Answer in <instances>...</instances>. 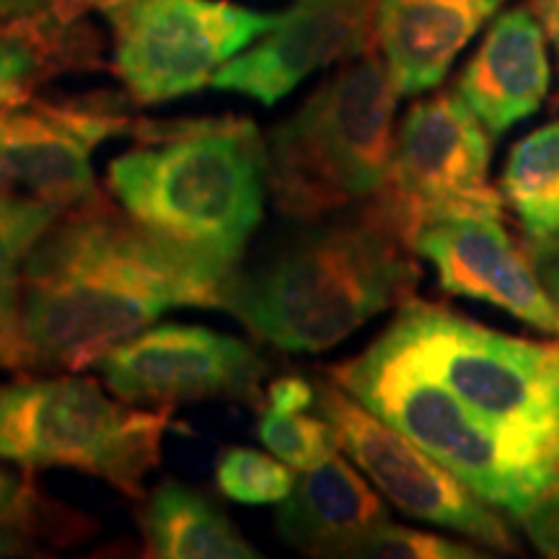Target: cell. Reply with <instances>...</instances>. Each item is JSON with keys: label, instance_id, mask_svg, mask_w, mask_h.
<instances>
[{"label": "cell", "instance_id": "6da1fadb", "mask_svg": "<svg viewBox=\"0 0 559 559\" xmlns=\"http://www.w3.org/2000/svg\"><path fill=\"white\" fill-rule=\"evenodd\" d=\"M230 267L145 228L107 198L66 210L34 243L19 368L75 373L171 309H221Z\"/></svg>", "mask_w": 559, "mask_h": 559}, {"label": "cell", "instance_id": "7a4b0ae2", "mask_svg": "<svg viewBox=\"0 0 559 559\" xmlns=\"http://www.w3.org/2000/svg\"><path fill=\"white\" fill-rule=\"evenodd\" d=\"M415 254L368 210L330 215L230 272L221 309L285 353H324L415 296Z\"/></svg>", "mask_w": 559, "mask_h": 559}, {"label": "cell", "instance_id": "3957f363", "mask_svg": "<svg viewBox=\"0 0 559 559\" xmlns=\"http://www.w3.org/2000/svg\"><path fill=\"white\" fill-rule=\"evenodd\" d=\"M391 330L492 428L534 498L539 526L531 549L559 559V340L489 330L415 296Z\"/></svg>", "mask_w": 559, "mask_h": 559}, {"label": "cell", "instance_id": "277c9868", "mask_svg": "<svg viewBox=\"0 0 559 559\" xmlns=\"http://www.w3.org/2000/svg\"><path fill=\"white\" fill-rule=\"evenodd\" d=\"M138 148L109 164V190L145 228L236 270L262 221L267 148L241 117L135 120Z\"/></svg>", "mask_w": 559, "mask_h": 559}, {"label": "cell", "instance_id": "5b68a950", "mask_svg": "<svg viewBox=\"0 0 559 559\" xmlns=\"http://www.w3.org/2000/svg\"><path fill=\"white\" fill-rule=\"evenodd\" d=\"M396 91L376 50L345 60L270 130L267 192L277 213L321 221L381 192L394 151Z\"/></svg>", "mask_w": 559, "mask_h": 559}, {"label": "cell", "instance_id": "8992f818", "mask_svg": "<svg viewBox=\"0 0 559 559\" xmlns=\"http://www.w3.org/2000/svg\"><path fill=\"white\" fill-rule=\"evenodd\" d=\"M171 415L174 407H124L73 373L21 379L0 386V461L75 469L140 500Z\"/></svg>", "mask_w": 559, "mask_h": 559}, {"label": "cell", "instance_id": "52a82bcc", "mask_svg": "<svg viewBox=\"0 0 559 559\" xmlns=\"http://www.w3.org/2000/svg\"><path fill=\"white\" fill-rule=\"evenodd\" d=\"M492 135L459 94L417 102L394 135L386 181L366 202L376 221L415 249L428 226L456 218H500L506 198L489 181Z\"/></svg>", "mask_w": 559, "mask_h": 559}, {"label": "cell", "instance_id": "ba28073f", "mask_svg": "<svg viewBox=\"0 0 559 559\" xmlns=\"http://www.w3.org/2000/svg\"><path fill=\"white\" fill-rule=\"evenodd\" d=\"M104 16L117 79L138 104H164L210 86L218 68L267 34L280 13L230 0H124Z\"/></svg>", "mask_w": 559, "mask_h": 559}, {"label": "cell", "instance_id": "9c48e42d", "mask_svg": "<svg viewBox=\"0 0 559 559\" xmlns=\"http://www.w3.org/2000/svg\"><path fill=\"white\" fill-rule=\"evenodd\" d=\"M313 409L332 423L345 451L379 492L409 519L456 531L479 547L513 555L521 536L423 445L381 419L330 379L317 383Z\"/></svg>", "mask_w": 559, "mask_h": 559}, {"label": "cell", "instance_id": "30bf717a", "mask_svg": "<svg viewBox=\"0 0 559 559\" xmlns=\"http://www.w3.org/2000/svg\"><path fill=\"white\" fill-rule=\"evenodd\" d=\"M135 128L120 104L88 96L70 102L29 99L0 109V192L73 210L102 198L91 153Z\"/></svg>", "mask_w": 559, "mask_h": 559}, {"label": "cell", "instance_id": "8fae6325", "mask_svg": "<svg viewBox=\"0 0 559 559\" xmlns=\"http://www.w3.org/2000/svg\"><path fill=\"white\" fill-rule=\"evenodd\" d=\"M104 386L130 404L262 400L267 366L247 342L207 326L158 324L138 332L96 362Z\"/></svg>", "mask_w": 559, "mask_h": 559}, {"label": "cell", "instance_id": "7c38bea8", "mask_svg": "<svg viewBox=\"0 0 559 559\" xmlns=\"http://www.w3.org/2000/svg\"><path fill=\"white\" fill-rule=\"evenodd\" d=\"M379 0H296L247 52L218 68L210 86L272 107L311 73L376 50Z\"/></svg>", "mask_w": 559, "mask_h": 559}, {"label": "cell", "instance_id": "4fadbf2b", "mask_svg": "<svg viewBox=\"0 0 559 559\" xmlns=\"http://www.w3.org/2000/svg\"><path fill=\"white\" fill-rule=\"evenodd\" d=\"M415 251L432 264L445 293L495 306L559 340V300L500 218L436 223L417 236Z\"/></svg>", "mask_w": 559, "mask_h": 559}, {"label": "cell", "instance_id": "5bb4252c", "mask_svg": "<svg viewBox=\"0 0 559 559\" xmlns=\"http://www.w3.org/2000/svg\"><path fill=\"white\" fill-rule=\"evenodd\" d=\"M551 66L547 29L526 5L502 11L461 70L456 94L492 138L536 115L547 99Z\"/></svg>", "mask_w": 559, "mask_h": 559}, {"label": "cell", "instance_id": "9a60e30c", "mask_svg": "<svg viewBox=\"0 0 559 559\" xmlns=\"http://www.w3.org/2000/svg\"><path fill=\"white\" fill-rule=\"evenodd\" d=\"M506 0H379L376 47L400 96L445 81L453 60L498 16Z\"/></svg>", "mask_w": 559, "mask_h": 559}, {"label": "cell", "instance_id": "2e32d148", "mask_svg": "<svg viewBox=\"0 0 559 559\" xmlns=\"http://www.w3.org/2000/svg\"><path fill=\"white\" fill-rule=\"evenodd\" d=\"M383 521V500L340 453L300 472L275 515L280 539L313 557H340Z\"/></svg>", "mask_w": 559, "mask_h": 559}, {"label": "cell", "instance_id": "e0dca14e", "mask_svg": "<svg viewBox=\"0 0 559 559\" xmlns=\"http://www.w3.org/2000/svg\"><path fill=\"white\" fill-rule=\"evenodd\" d=\"M99 62V34L83 19L66 21L47 9L0 21V109L29 102L34 88L55 75Z\"/></svg>", "mask_w": 559, "mask_h": 559}, {"label": "cell", "instance_id": "ac0fdd59", "mask_svg": "<svg viewBox=\"0 0 559 559\" xmlns=\"http://www.w3.org/2000/svg\"><path fill=\"white\" fill-rule=\"evenodd\" d=\"M145 557L158 559H257L241 531L187 485L166 479L140 510Z\"/></svg>", "mask_w": 559, "mask_h": 559}, {"label": "cell", "instance_id": "d6986e66", "mask_svg": "<svg viewBox=\"0 0 559 559\" xmlns=\"http://www.w3.org/2000/svg\"><path fill=\"white\" fill-rule=\"evenodd\" d=\"M317 386L298 376H285L272 383L264 396V409L257 436L272 456L304 472L340 453V438L332 423L313 409Z\"/></svg>", "mask_w": 559, "mask_h": 559}, {"label": "cell", "instance_id": "ffe728a7", "mask_svg": "<svg viewBox=\"0 0 559 559\" xmlns=\"http://www.w3.org/2000/svg\"><path fill=\"white\" fill-rule=\"evenodd\" d=\"M62 215L47 202L0 192V368H19V309L34 243Z\"/></svg>", "mask_w": 559, "mask_h": 559}, {"label": "cell", "instance_id": "44dd1931", "mask_svg": "<svg viewBox=\"0 0 559 559\" xmlns=\"http://www.w3.org/2000/svg\"><path fill=\"white\" fill-rule=\"evenodd\" d=\"M500 192L510 207L523 215L547 205L559 194V122L542 124L510 148L502 169Z\"/></svg>", "mask_w": 559, "mask_h": 559}, {"label": "cell", "instance_id": "7402d4cb", "mask_svg": "<svg viewBox=\"0 0 559 559\" xmlns=\"http://www.w3.org/2000/svg\"><path fill=\"white\" fill-rule=\"evenodd\" d=\"M0 523L24 531L32 539L73 544L86 539L94 523L58 506L32 485L29 477L0 466Z\"/></svg>", "mask_w": 559, "mask_h": 559}, {"label": "cell", "instance_id": "603a6c76", "mask_svg": "<svg viewBox=\"0 0 559 559\" xmlns=\"http://www.w3.org/2000/svg\"><path fill=\"white\" fill-rule=\"evenodd\" d=\"M215 485L241 506H280L296 485L293 466L254 449H226L215 464Z\"/></svg>", "mask_w": 559, "mask_h": 559}, {"label": "cell", "instance_id": "cb8c5ba5", "mask_svg": "<svg viewBox=\"0 0 559 559\" xmlns=\"http://www.w3.org/2000/svg\"><path fill=\"white\" fill-rule=\"evenodd\" d=\"M340 557L368 559H479L487 557L474 544L453 542L423 528H407L400 523L383 521L360 539L347 544Z\"/></svg>", "mask_w": 559, "mask_h": 559}, {"label": "cell", "instance_id": "d4e9b609", "mask_svg": "<svg viewBox=\"0 0 559 559\" xmlns=\"http://www.w3.org/2000/svg\"><path fill=\"white\" fill-rule=\"evenodd\" d=\"M528 260L534 264L536 275L547 290L559 300V234L539 236V239H528Z\"/></svg>", "mask_w": 559, "mask_h": 559}, {"label": "cell", "instance_id": "484cf974", "mask_svg": "<svg viewBox=\"0 0 559 559\" xmlns=\"http://www.w3.org/2000/svg\"><path fill=\"white\" fill-rule=\"evenodd\" d=\"M521 226L528 234V239H539V236L559 234V194L555 200H549L547 205L536 207L534 213L523 215Z\"/></svg>", "mask_w": 559, "mask_h": 559}, {"label": "cell", "instance_id": "4316f807", "mask_svg": "<svg viewBox=\"0 0 559 559\" xmlns=\"http://www.w3.org/2000/svg\"><path fill=\"white\" fill-rule=\"evenodd\" d=\"M39 555L37 542L24 531L0 523V557H32Z\"/></svg>", "mask_w": 559, "mask_h": 559}, {"label": "cell", "instance_id": "83f0119b", "mask_svg": "<svg viewBox=\"0 0 559 559\" xmlns=\"http://www.w3.org/2000/svg\"><path fill=\"white\" fill-rule=\"evenodd\" d=\"M117 3H124V0H50V9L58 13L60 19L73 21V19H83L88 11L104 13Z\"/></svg>", "mask_w": 559, "mask_h": 559}, {"label": "cell", "instance_id": "f1b7e54d", "mask_svg": "<svg viewBox=\"0 0 559 559\" xmlns=\"http://www.w3.org/2000/svg\"><path fill=\"white\" fill-rule=\"evenodd\" d=\"M47 9H50V0H0V21L32 16Z\"/></svg>", "mask_w": 559, "mask_h": 559}, {"label": "cell", "instance_id": "f546056e", "mask_svg": "<svg viewBox=\"0 0 559 559\" xmlns=\"http://www.w3.org/2000/svg\"><path fill=\"white\" fill-rule=\"evenodd\" d=\"M536 9H539L544 29H547L559 58V0H536Z\"/></svg>", "mask_w": 559, "mask_h": 559}]
</instances>
